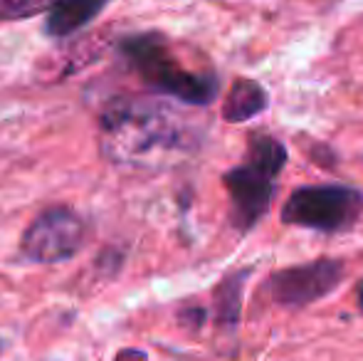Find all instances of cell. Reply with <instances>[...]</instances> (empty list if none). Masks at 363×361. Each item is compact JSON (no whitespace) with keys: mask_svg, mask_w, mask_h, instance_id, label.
I'll use <instances>...</instances> for the list:
<instances>
[{"mask_svg":"<svg viewBox=\"0 0 363 361\" xmlns=\"http://www.w3.org/2000/svg\"><path fill=\"white\" fill-rule=\"evenodd\" d=\"M101 154L129 169H156L193 149V131L158 99H116L99 121Z\"/></svg>","mask_w":363,"mask_h":361,"instance_id":"cell-1","label":"cell"},{"mask_svg":"<svg viewBox=\"0 0 363 361\" xmlns=\"http://www.w3.org/2000/svg\"><path fill=\"white\" fill-rule=\"evenodd\" d=\"M126 62L151 87L166 96L193 106L211 104L220 91V82L211 70H196L173 50L161 35H136L121 45Z\"/></svg>","mask_w":363,"mask_h":361,"instance_id":"cell-2","label":"cell"},{"mask_svg":"<svg viewBox=\"0 0 363 361\" xmlns=\"http://www.w3.org/2000/svg\"><path fill=\"white\" fill-rule=\"evenodd\" d=\"M287 166V149L267 131H252L247 141V161L223 176L230 196V221L240 233L252 231L269 211L274 179Z\"/></svg>","mask_w":363,"mask_h":361,"instance_id":"cell-3","label":"cell"},{"mask_svg":"<svg viewBox=\"0 0 363 361\" xmlns=\"http://www.w3.org/2000/svg\"><path fill=\"white\" fill-rule=\"evenodd\" d=\"M361 216L363 193L336 183L294 188L282 206V221L287 226L316 233H346L361 221Z\"/></svg>","mask_w":363,"mask_h":361,"instance_id":"cell-4","label":"cell"},{"mask_svg":"<svg viewBox=\"0 0 363 361\" xmlns=\"http://www.w3.org/2000/svg\"><path fill=\"white\" fill-rule=\"evenodd\" d=\"M86 240V223L69 208H50L40 213L20 240V252L40 265L69 260Z\"/></svg>","mask_w":363,"mask_h":361,"instance_id":"cell-5","label":"cell"},{"mask_svg":"<svg viewBox=\"0 0 363 361\" xmlns=\"http://www.w3.org/2000/svg\"><path fill=\"white\" fill-rule=\"evenodd\" d=\"M346 267L334 257H321L304 265H291L272 272L267 289L272 299L282 307H306V304L324 299L341 284Z\"/></svg>","mask_w":363,"mask_h":361,"instance_id":"cell-6","label":"cell"},{"mask_svg":"<svg viewBox=\"0 0 363 361\" xmlns=\"http://www.w3.org/2000/svg\"><path fill=\"white\" fill-rule=\"evenodd\" d=\"M109 0H62L57 8L50 13L45 30L52 38H67V35L77 33L79 28H84L96 13H101V8Z\"/></svg>","mask_w":363,"mask_h":361,"instance_id":"cell-7","label":"cell"},{"mask_svg":"<svg viewBox=\"0 0 363 361\" xmlns=\"http://www.w3.org/2000/svg\"><path fill=\"white\" fill-rule=\"evenodd\" d=\"M267 109V91L255 79H238L223 101V116L233 124L247 121Z\"/></svg>","mask_w":363,"mask_h":361,"instance_id":"cell-8","label":"cell"},{"mask_svg":"<svg viewBox=\"0 0 363 361\" xmlns=\"http://www.w3.org/2000/svg\"><path fill=\"white\" fill-rule=\"evenodd\" d=\"M250 279V270H238L223 279L216 287V317L218 324L233 329L240 322V312H242V289L245 282Z\"/></svg>","mask_w":363,"mask_h":361,"instance_id":"cell-9","label":"cell"},{"mask_svg":"<svg viewBox=\"0 0 363 361\" xmlns=\"http://www.w3.org/2000/svg\"><path fill=\"white\" fill-rule=\"evenodd\" d=\"M62 0H0V25L28 20L40 13H52Z\"/></svg>","mask_w":363,"mask_h":361,"instance_id":"cell-10","label":"cell"},{"mask_svg":"<svg viewBox=\"0 0 363 361\" xmlns=\"http://www.w3.org/2000/svg\"><path fill=\"white\" fill-rule=\"evenodd\" d=\"M356 304H359V309L363 312V279L356 284Z\"/></svg>","mask_w":363,"mask_h":361,"instance_id":"cell-11","label":"cell"}]
</instances>
